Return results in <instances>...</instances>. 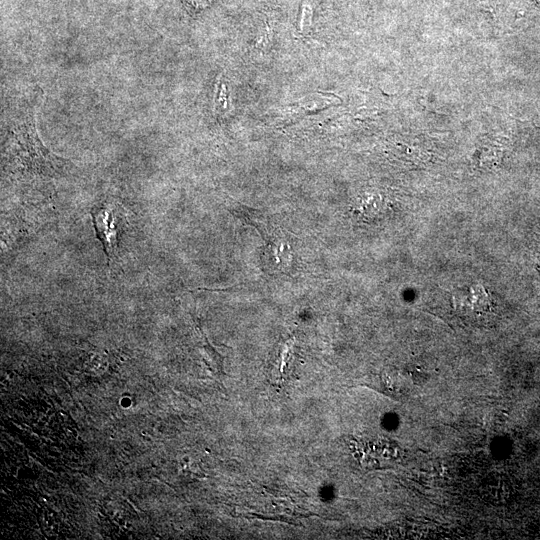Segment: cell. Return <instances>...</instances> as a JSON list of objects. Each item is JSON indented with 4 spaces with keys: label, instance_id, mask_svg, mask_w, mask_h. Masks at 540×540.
Returning a JSON list of instances; mask_svg holds the SVG:
<instances>
[{
    "label": "cell",
    "instance_id": "3",
    "mask_svg": "<svg viewBox=\"0 0 540 540\" xmlns=\"http://www.w3.org/2000/svg\"><path fill=\"white\" fill-rule=\"evenodd\" d=\"M216 109L220 111H227L229 107V92L224 83H218L217 96H216Z\"/></svg>",
    "mask_w": 540,
    "mask_h": 540
},
{
    "label": "cell",
    "instance_id": "2",
    "mask_svg": "<svg viewBox=\"0 0 540 540\" xmlns=\"http://www.w3.org/2000/svg\"><path fill=\"white\" fill-rule=\"evenodd\" d=\"M90 213L96 236L110 264L117 250L119 235L127 223L126 214L119 203L108 200L95 205Z\"/></svg>",
    "mask_w": 540,
    "mask_h": 540
},
{
    "label": "cell",
    "instance_id": "1",
    "mask_svg": "<svg viewBox=\"0 0 540 540\" xmlns=\"http://www.w3.org/2000/svg\"><path fill=\"white\" fill-rule=\"evenodd\" d=\"M28 96L22 98L17 110L9 119L8 147L11 161L21 172L52 176L62 166L64 159L50 152L38 137L35 126V104Z\"/></svg>",
    "mask_w": 540,
    "mask_h": 540
}]
</instances>
